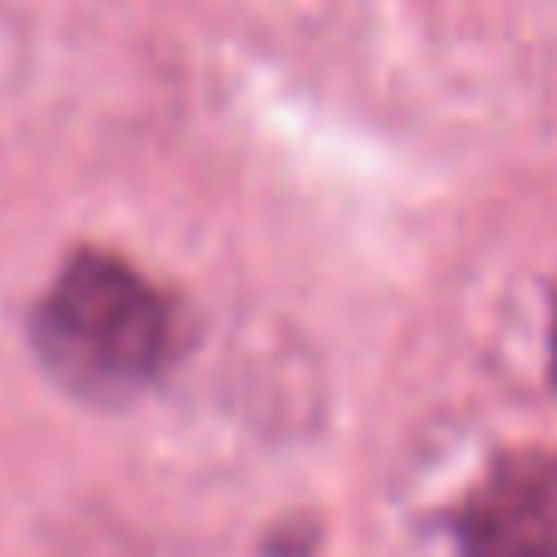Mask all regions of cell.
Segmentation results:
<instances>
[{
  "label": "cell",
  "instance_id": "cell-1",
  "mask_svg": "<svg viewBox=\"0 0 557 557\" xmlns=\"http://www.w3.org/2000/svg\"><path fill=\"white\" fill-rule=\"evenodd\" d=\"M35 347L64 386L117 401L166 372L176 313L166 294L127 260L78 250L35 308Z\"/></svg>",
  "mask_w": 557,
  "mask_h": 557
},
{
  "label": "cell",
  "instance_id": "cell-2",
  "mask_svg": "<svg viewBox=\"0 0 557 557\" xmlns=\"http://www.w3.org/2000/svg\"><path fill=\"white\" fill-rule=\"evenodd\" d=\"M460 557H557V455L509 450L455 513Z\"/></svg>",
  "mask_w": 557,
  "mask_h": 557
},
{
  "label": "cell",
  "instance_id": "cell-3",
  "mask_svg": "<svg viewBox=\"0 0 557 557\" xmlns=\"http://www.w3.org/2000/svg\"><path fill=\"white\" fill-rule=\"evenodd\" d=\"M553 382H557V308H553Z\"/></svg>",
  "mask_w": 557,
  "mask_h": 557
}]
</instances>
